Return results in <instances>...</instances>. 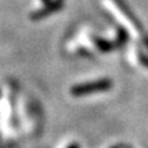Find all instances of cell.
Masks as SVG:
<instances>
[{
	"instance_id": "2",
	"label": "cell",
	"mask_w": 148,
	"mask_h": 148,
	"mask_svg": "<svg viewBox=\"0 0 148 148\" xmlns=\"http://www.w3.org/2000/svg\"><path fill=\"white\" fill-rule=\"evenodd\" d=\"M68 148H79V146L78 145H72V146H69Z\"/></svg>"
},
{
	"instance_id": "1",
	"label": "cell",
	"mask_w": 148,
	"mask_h": 148,
	"mask_svg": "<svg viewBox=\"0 0 148 148\" xmlns=\"http://www.w3.org/2000/svg\"><path fill=\"white\" fill-rule=\"evenodd\" d=\"M111 86V83L109 80H101V82H94V83H86V84L75 85L72 89L73 95H85L91 94V92L96 91H104L108 90Z\"/></svg>"
}]
</instances>
